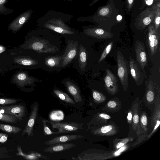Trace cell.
Wrapping results in <instances>:
<instances>
[{"mask_svg":"<svg viewBox=\"0 0 160 160\" xmlns=\"http://www.w3.org/2000/svg\"><path fill=\"white\" fill-rule=\"evenodd\" d=\"M74 16L71 14L50 10L46 12L37 20L40 28L64 35H72L76 31L67 23L71 21Z\"/></svg>","mask_w":160,"mask_h":160,"instance_id":"1","label":"cell"},{"mask_svg":"<svg viewBox=\"0 0 160 160\" xmlns=\"http://www.w3.org/2000/svg\"><path fill=\"white\" fill-rule=\"evenodd\" d=\"M26 48L42 53H54L58 48L49 42L39 38H34L30 40Z\"/></svg>","mask_w":160,"mask_h":160,"instance_id":"2","label":"cell"},{"mask_svg":"<svg viewBox=\"0 0 160 160\" xmlns=\"http://www.w3.org/2000/svg\"><path fill=\"white\" fill-rule=\"evenodd\" d=\"M118 64V75L125 91L128 87V71L127 62L124 56L120 51L117 53Z\"/></svg>","mask_w":160,"mask_h":160,"instance_id":"3","label":"cell"},{"mask_svg":"<svg viewBox=\"0 0 160 160\" xmlns=\"http://www.w3.org/2000/svg\"><path fill=\"white\" fill-rule=\"evenodd\" d=\"M157 9L156 4L151 8H147L137 17L135 22L137 28L143 29L154 20Z\"/></svg>","mask_w":160,"mask_h":160,"instance_id":"4","label":"cell"},{"mask_svg":"<svg viewBox=\"0 0 160 160\" xmlns=\"http://www.w3.org/2000/svg\"><path fill=\"white\" fill-rule=\"evenodd\" d=\"M47 122L50 123L53 128L57 129L58 131L55 134L68 133L82 128L83 124L75 122H52L46 119Z\"/></svg>","mask_w":160,"mask_h":160,"instance_id":"5","label":"cell"},{"mask_svg":"<svg viewBox=\"0 0 160 160\" xmlns=\"http://www.w3.org/2000/svg\"><path fill=\"white\" fill-rule=\"evenodd\" d=\"M83 28L84 34L98 39H106L113 36L112 33L97 27L89 26L84 27Z\"/></svg>","mask_w":160,"mask_h":160,"instance_id":"6","label":"cell"},{"mask_svg":"<svg viewBox=\"0 0 160 160\" xmlns=\"http://www.w3.org/2000/svg\"><path fill=\"white\" fill-rule=\"evenodd\" d=\"M39 109V104L37 102H34L32 105L31 113L28 121L23 130L21 135L27 134L28 137L32 136L33 126L36 119Z\"/></svg>","mask_w":160,"mask_h":160,"instance_id":"7","label":"cell"},{"mask_svg":"<svg viewBox=\"0 0 160 160\" xmlns=\"http://www.w3.org/2000/svg\"><path fill=\"white\" fill-rule=\"evenodd\" d=\"M78 43L77 41H69L62 56V67H64L69 64L77 54Z\"/></svg>","mask_w":160,"mask_h":160,"instance_id":"8","label":"cell"},{"mask_svg":"<svg viewBox=\"0 0 160 160\" xmlns=\"http://www.w3.org/2000/svg\"><path fill=\"white\" fill-rule=\"evenodd\" d=\"M0 112L13 116L20 121L22 120L25 115L26 109L24 106L22 105L0 106Z\"/></svg>","mask_w":160,"mask_h":160,"instance_id":"9","label":"cell"},{"mask_svg":"<svg viewBox=\"0 0 160 160\" xmlns=\"http://www.w3.org/2000/svg\"><path fill=\"white\" fill-rule=\"evenodd\" d=\"M156 31L152 24L148 27V41L151 54L155 55L158 49L159 39V32Z\"/></svg>","mask_w":160,"mask_h":160,"instance_id":"10","label":"cell"},{"mask_svg":"<svg viewBox=\"0 0 160 160\" xmlns=\"http://www.w3.org/2000/svg\"><path fill=\"white\" fill-rule=\"evenodd\" d=\"M106 74L104 79L105 88L110 94L114 95L118 90V80L109 70L106 69Z\"/></svg>","mask_w":160,"mask_h":160,"instance_id":"11","label":"cell"},{"mask_svg":"<svg viewBox=\"0 0 160 160\" xmlns=\"http://www.w3.org/2000/svg\"><path fill=\"white\" fill-rule=\"evenodd\" d=\"M135 50L137 62L140 65L143 72L145 74V68L147 63V58L143 43L137 40L135 47Z\"/></svg>","mask_w":160,"mask_h":160,"instance_id":"12","label":"cell"},{"mask_svg":"<svg viewBox=\"0 0 160 160\" xmlns=\"http://www.w3.org/2000/svg\"><path fill=\"white\" fill-rule=\"evenodd\" d=\"M129 65L132 77L139 86L143 82L145 74L141 71L136 62L131 57L129 58Z\"/></svg>","mask_w":160,"mask_h":160,"instance_id":"13","label":"cell"},{"mask_svg":"<svg viewBox=\"0 0 160 160\" xmlns=\"http://www.w3.org/2000/svg\"><path fill=\"white\" fill-rule=\"evenodd\" d=\"M83 137V136L82 135L78 134L60 136L55 137L51 139L45 141L44 143L47 145L51 146L57 144L77 140Z\"/></svg>","mask_w":160,"mask_h":160,"instance_id":"14","label":"cell"},{"mask_svg":"<svg viewBox=\"0 0 160 160\" xmlns=\"http://www.w3.org/2000/svg\"><path fill=\"white\" fill-rule=\"evenodd\" d=\"M13 82L21 87L33 84L35 80L34 78L28 76L24 72H20L16 74L13 78Z\"/></svg>","mask_w":160,"mask_h":160,"instance_id":"15","label":"cell"},{"mask_svg":"<svg viewBox=\"0 0 160 160\" xmlns=\"http://www.w3.org/2000/svg\"><path fill=\"white\" fill-rule=\"evenodd\" d=\"M65 85L68 92L73 96L75 101L80 102L82 101V98L78 87L72 82L67 81Z\"/></svg>","mask_w":160,"mask_h":160,"instance_id":"16","label":"cell"},{"mask_svg":"<svg viewBox=\"0 0 160 160\" xmlns=\"http://www.w3.org/2000/svg\"><path fill=\"white\" fill-rule=\"evenodd\" d=\"M138 108V105L137 102L133 105V116L132 128L136 132L137 135L139 136L142 133V131L139 124Z\"/></svg>","mask_w":160,"mask_h":160,"instance_id":"17","label":"cell"},{"mask_svg":"<svg viewBox=\"0 0 160 160\" xmlns=\"http://www.w3.org/2000/svg\"><path fill=\"white\" fill-rule=\"evenodd\" d=\"M76 145L72 143L57 144L45 148L43 151L50 153L58 152L69 149Z\"/></svg>","mask_w":160,"mask_h":160,"instance_id":"18","label":"cell"},{"mask_svg":"<svg viewBox=\"0 0 160 160\" xmlns=\"http://www.w3.org/2000/svg\"><path fill=\"white\" fill-rule=\"evenodd\" d=\"M117 132L116 127L114 125H108L94 130L92 133L95 135L108 136L114 135Z\"/></svg>","mask_w":160,"mask_h":160,"instance_id":"19","label":"cell"},{"mask_svg":"<svg viewBox=\"0 0 160 160\" xmlns=\"http://www.w3.org/2000/svg\"><path fill=\"white\" fill-rule=\"evenodd\" d=\"M87 63V54L84 47L82 44L79 47L78 63L79 67L82 71L84 70Z\"/></svg>","mask_w":160,"mask_h":160,"instance_id":"20","label":"cell"},{"mask_svg":"<svg viewBox=\"0 0 160 160\" xmlns=\"http://www.w3.org/2000/svg\"><path fill=\"white\" fill-rule=\"evenodd\" d=\"M62 58V56H61L48 57L45 59V63L49 67H56L59 66Z\"/></svg>","mask_w":160,"mask_h":160,"instance_id":"21","label":"cell"},{"mask_svg":"<svg viewBox=\"0 0 160 160\" xmlns=\"http://www.w3.org/2000/svg\"><path fill=\"white\" fill-rule=\"evenodd\" d=\"M53 91L56 96L62 100L71 104H75V102L66 93L58 89H54Z\"/></svg>","mask_w":160,"mask_h":160,"instance_id":"22","label":"cell"},{"mask_svg":"<svg viewBox=\"0 0 160 160\" xmlns=\"http://www.w3.org/2000/svg\"><path fill=\"white\" fill-rule=\"evenodd\" d=\"M0 129L6 132L17 134L20 132L21 128L8 124H0Z\"/></svg>","mask_w":160,"mask_h":160,"instance_id":"23","label":"cell"},{"mask_svg":"<svg viewBox=\"0 0 160 160\" xmlns=\"http://www.w3.org/2000/svg\"><path fill=\"white\" fill-rule=\"evenodd\" d=\"M15 62L20 65L26 66L35 65L38 63L37 61L34 59L27 58H17L15 60Z\"/></svg>","mask_w":160,"mask_h":160,"instance_id":"24","label":"cell"},{"mask_svg":"<svg viewBox=\"0 0 160 160\" xmlns=\"http://www.w3.org/2000/svg\"><path fill=\"white\" fill-rule=\"evenodd\" d=\"M18 120V119L13 116L0 112V121L8 123H15L17 122Z\"/></svg>","mask_w":160,"mask_h":160,"instance_id":"25","label":"cell"},{"mask_svg":"<svg viewBox=\"0 0 160 160\" xmlns=\"http://www.w3.org/2000/svg\"><path fill=\"white\" fill-rule=\"evenodd\" d=\"M160 0L156 2L157 9L155 16L153 21L154 22V26L155 30L157 31L159 29L160 22Z\"/></svg>","mask_w":160,"mask_h":160,"instance_id":"26","label":"cell"},{"mask_svg":"<svg viewBox=\"0 0 160 160\" xmlns=\"http://www.w3.org/2000/svg\"><path fill=\"white\" fill-rule=\"evenodd\" d=\"M153 86L152 82L151 81L148 84L146 94V99L149 102H152L154 100V94Z\"/></svg>","mask_w":160,"mask_h":160,"instance_id":"27","label":"cell"},{"mask_svg":"<svg viewBox=\"0 0 160 160\" xmlns=\"http://www.w3.org/2000/svg\"><path fill=\"white\" fill-rule=\"evenodd\" d=\"M92 94L94 101L97 103L102 102L106 99L105 96L101 92L95 90H92Z\"/></svg>","mask_w":160,"mask_h":160,"instance_id":"28","label":"cell"},{"mask_svg":"<svg viewBox=\"0 0 160 160\" xmlns=\"http://www.w3.org/2000/svg\"><path fill=\"white\" fill-rule=\"evenodd\" d=\"M140 124L142 131L146 133L148 131V118L145 112H143L141 116Z\"/></svg>","mask_w":160,"mask_h":160,"instance_id":"29","label":"cell"},{"mask_svg":"<svg viewBox=\"0 0 160 160\" xmlns=\"http://www.w3.org/2000/svg\"><path fill=\"white\" fill-rule=\"evenodd\" d=\"M113 44V42H111L106 46L99 58L98 61L99 62H102L106 58L107 55L110 52Z\"/></svg>","mask_w":160,"mask_h":160,"instance_id":"30","label":"cell"},{"mask_svg":"<svg viewBox=\"0 0 160 160\" xmlns=\"http://www.w3.org/2000/svg\"><path fill=\"white\" fill-rule=\"evenodd\" d=\"M111 118V117L106 113H101L97 115L93 118V120L105 122Z\"/></svg>","mask_w":160,"mask_h":160,"instance_id":"31","label":"cell"},{"mask_svg":"<svg viewBox=\"0 0 160 160\" xmlns=\"http://www.w3.org/2000/svg\"><path fill=\"white\" fill-rule=\"evenodd\" d=\"M43 126V133L44 135H49L55 134V132L52 131L46 124V119H43L42 121Z\"/></svg>","mask_w":160,"mask_h":160,"instance_id":"32","label":"cell"},{"mask_svg":"<svg viewBox=\"0 0 160 160\" xmlns=\"http://www.w3.org/2000/svg\"><path fill=\"white\" fill-rule=\"evenodd\" d=\"M21 100L10 98H0V104L4 105L8 104H13L17 103Z\"/></svg>","mask_w":160,"mask_h":160,"instance_id":"33","label":"cell"},{"mask_svg":"<svg viewBox=\"0 0 160 160\" xmlns=\"http://www.w3.org/2000/svg\"><path fill=\"white\" fill-rule=\"evenodd\" d=\"M17 151H18V153L17 155H18L21 156L23 157L26 159H36L37 158V157H35V156L32 155L31 154V155H26L24 154L22 152V149L21 148V146H18L17 147Z\"/></svg>","mask_w":160,"mask_h":160,"instance_id":"34","label":"cell"},{"mask_svg":"<svg viewBox=\"0 0 160 160\" xmlns=\"http://www.w3.org/2000/svg\"><path fill=\"white\" fill-rule=\"evenodd\" d=\"M134 0H125V7L127 13L130 11L133 5Z\"/></svg>","mask_w":160,"mask_h":160,"instance_id":"35","label":"cell"},{"mask_svg":"<svg viewBox=\"0 0 160 160\" xmlns=\"http://www.w3.org/2000/svg\"><path fill=\"white\" fill-rule=\"evenodd\" d=\"M158 0H143V6L141 8H143L144 6L151 5L155 3H156Z\"/></svg>","mask_w":160,"mask_h":160,"instance_id":"36","label":"cell"},{"mask_svg":"<svg viewBox=\"0 0 160 160\" xmlns=\"http://www.w3.org/2000/svg\"><path fill=\"white\" fill-rule=\"evenodd\" d=\"M107 105L109 108L112 109L116 107L117 103L114 101L110 100L108 102Z\"/></svg>","mask_w":160,"mask_h":160,"instance_id":"37","label":"cell"},{"mask_svg":"<svg viewBox=\"0 0 160 160\" xmlns=\"http://www.w3.org/2000/svg\"><path fill=\"white\" fill-rule=\"evenodd\" d=\"M8 135L7 134L0 133V142H5L7 140Z\"/></svg>","mask_w":160,"mask_h":160,"instance_id":"38","label":"cell"},{"mask_svg":"<svg viewBox=\"0 0 160 160\" xmlns=\"http://www.w3.org/2000/svg\"><path fill=\"white\" fill-rule=\"evenodd\" d=\"M132 111L130 110L128 112L127 115V119L128 122L129 123H131L132 120Z\"/></svg>","mask_w":160,"mask_h":160,"instance_id":"39","label":"cell"},{"mask_svg":"<svg viewBox=\"0 0 160 160\" xmlns=\"http://www.w3.org/2000/svg\"><path fill=\"white\" fill-rule=\"evenodd\" d=\"M160 122L159 120H157V122L155 123L156 125H155V127H154L152 132L151 133L150 135H152V134L153 132H154L156 130H157V128H158V126L160 124Z\"/></svg>","mask_w":160,"mask_h":160,"instance_id":"40","label":"cell"},{"mask_svg":"<svg viewBox=\"0 0 160 160\" xmlns=\"http://www.w3.org/2000/svg\"><path fill=\"white\" fill-rule=\"evenodd\" d=\"M124 144L125 143L121 141V142H118L117 144L116 145V148L117 149H118L124 146Z\"/></svg>","mask_w":160,"mask_h":160,"instance_id":"41","label":"cell"},{"mask_svg":"<svg viewBox=\"0 0 160 160\" xmlns=\"http://www.w3.org/2000/svg\"><path fill=\"white\" fill-rule=\"evenodd\" d=\"M99 0H93L89 4V6H91L94 5Z\"/></svg>","mask_w":160,"mask_h":160,"instance_id":"42","label":"cell"},{"mask_svg":"<svg viewBox=\"0 0 160 160\" xmlns=\"http://www.w3.org/2000/svg\"><path fill=\"white\" fill-rule=\"evenodd\" d=\"M5 2V0H0V4L3 3Z\"/></svg>","mask_w":160,"mask_h":160,"instance_id":"43","label":"cell"},{"mask_svg":"<svg viewBox=\"0 0 160 160\" xmlns=\"http://www.w3.org/2000/svg\"><path fill=\"white\" fill-rule=\"evenodd\" d=\"M62 0L65 1H74L77 0Z\"/></svg>","mask_w":160,"mask_h":160,"instance_id":"44","label":"cell"},{"mask_svg":"<svg viewBox=\"0 0 160 160\" xmlns=\"http://www.w3.org/2000/svg\"></svg>","mask_w":160,"mask_h":160,"instance_id":"45","label":"cell"}]
</instances>
